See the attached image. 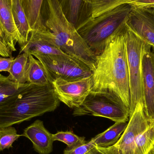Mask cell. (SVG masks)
Here are the masks:
<instances>
[{
  "label": "cell",
  "mask_w": 154,
  "mask_h": 154,
  "mask_svg": "<svg viewBox=\"0 0 154 154\" xmlns=\"http://www.w3.org/2000/svg\"><path fill=\"white\" fill-rule=\"evenodd\" d=\"M126 26L125 20L108 39L102 52L97 56V62L91 76V91L113 93L130 110V89L125 43Z\"/></svg>",
  "instance_id": "cell-1"
},
{
  "label": "cell",
  "mask_w": 154,
  "mask_h": 154,
  "mask_svg": "<svg viewBox=\"0 0 154 154\" xmlns=\"http://www.w3.org/2000/svg\"><path fill=\"white\" fill-rule=\"evenodd\" d=\"M41 14L45 33L56 46L66 55L87 65L93 71L97 56L66 18L57 1L44 0Z\"/></svg>",
  "instance_id": "cell-2"
},
{
  "label": "cell",
  "mask_w": 154,
  "mask_h": 154,
  "mask_svg": "<svg viewBox=\"0 0 154 154\" xmlns=\"http://www.w3.org/2000/svg\"><path fill=\"white\" fill-rule=\"evenodd\" d=\"M60 102L52 83L44 86L30 84L16 98L0 107V128L19 125L52 112Z\"/></svg>",
  "instance_id": "cell-3"
},
{
  "label": "cell",
  "mask_w": 154,
  "mask_h": 154,
  "mask_svg": "<svg viewBox=\"0 0 154 154\" xmlns=\"http://www.w3.org/2000/svg\"><path fill=\"white\" fill-rule=\"evenodd\" d=\"M132 5H122L92 18L77 29L82 38L96 56L103 51L108 39L125 21Z\"/></svg>",
  "instance_id": "cell-4"
},
{
  "label": "cell",
  "mask_w": 154,
  "mask_h": 154,
  "mask_svg": "<svg viewBox=\"0 0 154 154\" xmlns=\"http://www.w3.org/2000/svg\"><path fill=\"white\" fill-rule=\"evenodd\" d=\"M129 112V109L113 93L91 91L81 106L74 109L73 115L101 117L116 123L128 121Z\"/></svg>",
  "instance_id": "cell-5"
},
{
  "label": "cell",
  "mask_w": 154,
  "mask_h": 154,
  "mask_svg": "<svg viewBox=\"0 0 154 154\" xmlns=\"http://www.w3.org/2000/svg\"><path fill=\"white\" fill-rule=\"evenodd\" d=\"M125 43L130 89V117L134 111L137 105L139 102L143 104L142 58L146 42L127 25Z\"/></svg>",
  "instance_id": "cell-6"
},
{
  "label": "cell",
  "mask_w": 154,
  "mask_h": 154,
  "mask_svg": "<svg viewBox=\"0 0 154 154\" xmlns=\"http://www.w3.org/2000/svg\"><path fill=\"white\" fill-rule=\"evenodd\" d=\"M44 66L51 82L61 79L74 81L92 76V70L86 64L68 55H37Z\"/></svg>",
  "instance_id": "cell-7"
},
{
  "label": "cell",
  "mask_w": 154,
  "mask_h": 154,
  "mask_svg": "<svg viewBox=\"0 0 154 154\" xmlns=\"http://www.w3.org/2000/svg\"><path fill=\"white\" fill-rule=\"evenodd\" d=\"M151 123L146 118L143 103L139 102L129 117L127 127L119 141L109 147H97L106 154H135L138 136L149 127Z\"/></svg>",
  "instance_id": "cell-8"
},
{
  "label": "cell",
  "mask_w": 154,
  "mask_h": 154,
  "mask_svg": "<svg viewBox=\"0 0 154 154\" xmlns=\"http://www.w3.org/2000/svg\"><path fill=\"white\" fill-rule=\"evenodd\" d=\"M51 83L60 101L73 109L81 106L92 90L91 77L74 81L57 79Z\"/></svg>",
  "instance_id": "cell-9"
},
{
  "label": "cell",
  "mask_w": 154,
  "mask_h": 154,
  "mask_svg": "<svg viewBox=\"0 0 154 154\" xmlns=\"http://www.w3.org/2000/svg\"><path fill=\"white\" fill-rule=\"evenodd\" d=\"M126 23L131 30L154 47V5H132Z\"/></svg>",
  "instance_id": "cell-10"
},
{
  "label": "cell",
  "mask_w": 154,
  "mask_h": 154,
  "mask_svg": "<svg viewBox=\"0 0 154 154\" xmlns=\"http://www.w3.org/2000/svg\"><path fill=\"white\" fill-rule=\"evenodd\" d=\"M152 47L146 43L142 53L143 105L146 118L154 122V53Z\"/></svg>",
  "instance_id": "cell-11"
},
{
  "label": "cell",
  "mask_w": 154,
  "mask_h": 154,
  "mask_svg": "<svg viewBox=\"0 0 154 154\" xmlns=\"http://www.w3.org/2000/svg\"><path fill=\"white\" fill-rule=\"evenodd\" d=\"M20 47V54L25 52L33 57L37 55H67L56 46L45 31H32L28 41Z\"/></svg>",
  "instance_id": "cell-12"
},
{
  "label": "cell",
  "mask_w": 154,
  "mask_h": 154,
  "mask_svg": "<svg viewBox=\"0 0 154 154\" xmlns=\"http://www.w3.org/2000/svg\"><path fill=\"white\" fill-rule=\"evenodd\" d=\"M53 134L44 126L42 120L38 119L23 130L21 136L29 139L35 152L39 154H50L53 151Z\"/></svg>",
  "instance_id": "cell-13"
},
{
  "label": "cell",
  "mask_w": 154,
  "mask_h": 154,
  "mask_svg": "<svg viewBox=\"0 0 154 154\" xmlns=\"http://www.w3.org/2000/svg\"><path fill=\"white\" fill-rule=\"evenodd\" d=\"M12 5V0H0V25L5 34L7 46L13 52L16 51V43L20 44V38L13 18Z\"/></svg>",
  "instance_id": "cell-14"
},
{
  "label": "cell",
  "mask_w": 154,
  "mask_h": 154,
  "mask_svg": "<svg viewBox=\"0 0 154 154\" xmlns=\"http://www.w3.org/2000/svg\"><path fill=\"white\" fill-rule=\"evenodd\" d=\"M69 21L79 29L92 19L84 0H57Z\"/></svg>",
  "instance_id": "cell-15"
},
{
  "label": "cell",
  "mask_w": 154,
  "mask_h": 154,
  "mask_svg": "<svg viewBox=\"0 0 154 154\" xmlns=\"http://www.w3.org/2000/svg\"><path fill=\"white\" fill-rule=\"evenodd\" d=\"M44 0H20L31 30L46 31L42 20V7Z\"/></svg>",
  "instance_id": "cell-16"
},
{
  "label": "cell",
  "mask_w": 154,
  "mask_h": 154,
  "mask_svg": "<svg viewBox=\"0 0 154 154\" xmlns=\"http://www.w3.org/2000/svg\"><path fill=\"white\" fill-rule=\"evenodd\" d=\"M12 2L13 18L20 36L19 46H21L28 41L31 30L20 0H12Z\"/></svg>",
  "instance_id": "cell-17"
},
{
  "label": "cell",
  "mask_w": 154,
  "mask_h": 154,
  "mask_svg": "<svg viewBox=\"0 0 154 154\" xmlns=\"http://www.w3.org/2000/svg\"><path fill=\"white\" fill-rule=\"evenodd\" d=\"M29 84L16 83L8 76L0 74V107L16 98Z\"/></svg>",
  "instance_id": "cell-18"
},
{
  "label": "cell",
  "mask_w": 154,
  "mask_h": 154,
  "mask_svg": "<svg viewBox=\"0 0 154 154\" xmlns=\"http://www.w3.org/2000/svg\"><path fill=\"white\" fill-rule=\"evenodd\" d=\"M128 123V121L115 123L106 131L93 137L97 147L106 148L115 145L125 130Z\"/></svg>",
  "instance_id": "cell-19"
},
{
  "label": "cell",
  "mask_w": 154,
  "mask_h": 154,
  "mask_svg": "<svg viewBox=\"0 0 154 154\" xmlns=\"http://www.w3.org/2000/svg\"><path fill=\"white\" fill-rule=\"evenodd\" d=\"M27 83L38 86H44L51 83L42 63L30 54L27 72Z\"/></svg>",
  "instance_id": "cell-20"
},
{
  "label": "cell",
  "mask_w": 154,
  "mask_h": 154,
  "mask_svg": "<svg viewBox=\"0 0 154 154\" xmlns=\"http://www.w3.org/2000/svg\"><path fill=\"white\" fill-rule=\"evenodd\" d=\"M29 54L23 52L14 58L8 76L9 79L19 84L27 83V72Z\"/></svg>",
  "instance_id": "cell-21"
},
{
  "label": "cell",
  "mask_w": 154,
  "mask_h": 154,
  "mask_svg": "<svg viewBox=\"0 0 154 154\" xmlns=\"http://www.w3.org/2000/svg\"><path fill=\"white\" fill-rule=\"evenodd\" d=\"M133 0H84L92 18H96L104 13L113 10L125 4H129Z\"/></svg>",
  "instance_id": "cell-22"
},
{
  "label": "cell",
  "mask_w": 154,
  "mask_h": 154,
  "mask_svg": "<svg viewBox=\"0 0 154 154\" xmlns=\"http://www.w3.org/2000/svg\"><path fill=\"white\" fill-rule=\"evenodd\" d=\"M154 144V122L137 137L135 154H147Z\"/></svg>",
  "instance_id": "cell-23"
},
{
  "label": "cell",
  "mask_w": 154,
  "mask_h": 154,
  "mask_svg": "<svg viewBox=\"0 0 154 154\" xmlns=\"http://www.w3.org/2000/svg\"><path fill=\"white\" fill-rule=\"evenodd\" d=\"M53 140L62 142L67 146L68 148H71L81 145L87 143L85 138L79 137L72 131H59L52 135Z\"/></svg>",
  "instance_id": "cell-24"
},
{
  "label": "cell",
  "mask_w": 154,
  "mask_h": 154,
  "mask_svg": "<svg viewBox=\"0 0 154 154\" xmlns=\"http://www.w3.org/2000/svg\"><path fill=\"white\" fill-rule=\"evenodd\" d=\"M21 135L18 134L15 128L12 126L0 128V152L12 147L14 143Z\"/></svg>",
  "instance_id": "cell-25"
},
{
  "label": "cell",
  "mask_w": 154,
  "mask_h": 154,
  "mask_svg": "<svg viewBox=\"0 0 154 154\" xmlns=\"http://www.w3.org/2000/svg\"><path fill=\"white\" fill-rule=\"evenodd\" d=\"M94 139L81 145L78 146L71 148H67L64 150L63 154H86L94 147H96Z\"/></svg>",
  "instance_id": "cell-26"
},
{
  "label": "cell",
  "mask_w": 154,
  "mask_h": 154,
  "mask_svg": "<svg viewBox=\"0 0 154 154\" xmlns=\"http://www.w3.org/2000/svg\"><path fill=\"white\" fill-rule=\"evenodd\" d=\"M14 57H0V72H7L9 73L11 66Z\"/></svg>",
  "instance_id": "cell-27"
},
{
  "label": "cell",
  "mask_w": 154,
  "mask_h": 154,
  "mask_svg": "<svg viewBox=\"0 0 154 154\" xmlns=\"http://www.w3.org/2000/svg\"><path fill=\"white\" fill-rule=\"evenodd\" d=\"M12 52L7 46L0 39V56L4 57H12Z\"/></svg>",
  "instance_id": "cell-28"
},
{
  "label": "cell",
  "mask_w": 154,
  "mask_h": 154,
  "mask_svg": "<svg viewBox=\"0 0 154 154\" xmlns=\"http://www.w3.org/2000/svg\"><path fill=\"white\" fill-rule=\"evenodd\" d=\"M129 4L131 5H154V0H133Z\"/></svg>",
  "instance_id": "cell-29"
},
{
  "label": "cell",
  "mask_w": 154,
  "mask_h": 154,
  "mask_svg": "<svg viewBox=\"0 0 154 154\" xmlns=\"http://www.w3.org/2000/svg\"><path fill=\"white\" fill-rule=\"evenodd\" d=\"M86 154H106L103 153V152L100 151L97 147H94L92 148V149L89 151L88 153H87Z\"/></svg>",
  "instance_id": "cell-30"
},
{
  "label": "cell",
  "mask_w": 154,
  "mask_h": 154,
  "mask_svg": "<svg viewBox=\"0 0 154 154\" xmlns=\"http://www.w3.org/2000/svg\"><path fill=\"white\" fill-rule=\"evenodd\" d=\"M0 39L7 46V42H6L5 34L3 30L1 25H0ZM7 47H8V46H7Z\"/></svg>",
  "instance_id": "cell-31"
},
{
  "label": "cell",
  "mask_w": 154,
  "mask_h": 154,
  "mask_svg": "<svg viewBox=\"0 0 154 154\" xmlns=\"http://www.w3.org/2000/svg\"><path fill=\"white\" fill-rule=\"evenodd\" d=\"M147 154H154V144L152 149L150 150V151L148 152Z\"/></svg>",
  "instance_id": "cell-32"
},
{
  "label": "cell",
  "mask_w": 154,
  "mask_h": 154,
  "mask_svg": "<svg viewBox=\"0 0 154 154\" xmlns=\"http://www.w3.org/2000/svg\"><path fill=\"white\" fill-rule=\"evenodd\" d=\"M152 49L153 50V51L154 53V47H152Z\"/></svg>",
  "instance_id": "cell-33"
}]
</instances>
